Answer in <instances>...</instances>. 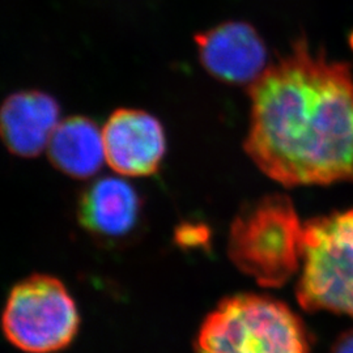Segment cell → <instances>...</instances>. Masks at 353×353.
Returning a JSON list of instances; mask_svg holds the SVG:
<instances>
[{
    "label": "cell",
    "mask_w": 353,
    "mask_h": 353,
    "mask_svg": "<svg viewBox=\"0 0 353 353\" xmlns=\"http://www.w3.org/2000/svg\"><path fill=\"white\" fill-rule=\"evenodd\" d=\"M245 151L265 176L294 188L353 182V74L305 36L249 87Z\"/></svg>",
    "instance_id": "6da1fadb"
},
{
    "label": "cell",
    "mask_w": 353,
    "mask_h": 353,
    "mask_svg": "<svg viewBox=\"0 0 353 353\" xmlns=\"http://www.w3.org/2000/svg\"><path fill=\"white\" fill-rule=\"evenodd\" d=\"M228 252L262 287L290 281L303 258V225L290 198L274 194L243 207L232 223Z\"/></svg>",
    "instance_id": "7a4b0ae2"
},
{
    "label": "cell",
    "mask_w": 353,
    "mask_h": 353,
    "mask_svg": "<svg viewBox=\"0 0 353 353\" xmlns=\"http://www.w3.org/2000/svg\"><path fill=\"white\" fill-rule=\"evenodd\" d=\"M194 353H310L303 321L270 296L224 299L205 316Z\"/></svg>",
    "instance_id": "3957f363"
},
{
    "label": "cell",
    "mask_w": 353,
    "mask_h": 353,
    "mask_svg": "<svg viewBox=\"0 0 353 353\" xmlns=\"http://www.w3.org/2000/svg\"><path fill=\"white\" fill-rule=\"evenodd\" d=\"M297 300L307 312L353 316V210L303 225Z\"/></svg>",
    "instance_id": "277c9868"
},
{
    "label": "cell",
    "mask_w": 353,
    "mask_h": 353,
    "mask_svg": "<svg viewBox=\"0 0 353 353\" xmlns=\"http://www.w3.org/2000/svg\"><path fill=\"white\" fill-rule=\"evenodd\" d=\"M80 316L63 283L33 275L13 287L3 313L8 341L26 353L62 351L75 339Z\"/></svg>",
    "instance_id": "5b68a950"
},
{
    "label": "cell",
    "mask_w": 353,
    "mask_h": 353,
    "mask_svg": "<svg viewBox=\"0 0 353 353\" xmlns=\"http://www.w3.org/2000/svg\"><path fill=\"white\" fill-rule=\"evenodd\" d=\"M106 163L123 176L154 174L166 151L161 122L139 109L115 110L102 128Z\"/></svg>",
    "instance_id": "8992f818"
},
{
    "label": "cell",
    "mask_w": 353,
    "mask_h": 353,
    "mask_svg": "<svg viewBox=\"0 0 353 353\" xmlns=\"http://www.w3.org/2000/svg\"><path fill=\"white\" fill-rule=\"evenodd\" d=\"M199 61L221 83L249 87L267 70L265 41L245 21H227L195 36Z\"/></svg>",
    "instance_id": "52a82bcc"
},
{
    "label": "cell",
    "mask_w": 353,
    "mask_h": 353,
    "mask_svg": "<svg viewBox=\"0 0 353 353\" xmlns=\"http://www.w3.org/2000/svg\"><path fill=\"white\" fill-rule=\"evenodd\" d=\"M61 108L49 93L20 90L6 99L0 113L1 139L7 150L19 157H36L48 150L57 130Z\"/></svg>",
    "instance_id": "ba28073f"
},
{
    "label": "cell",
    "mask_w": 353,
    "mask_h": 353,
    "mask_svg": "<svg viewBox=\"0 0 353 353\" xmlns=\"http://www.w3.org/2000/svg\"><path fill=\"white\" fill-rule=\"evenodd\" d=\"M139 196L125 179L106 176L93 182L81 196L79 219L89 232L102 237H122L137 225Z\"/></svg>",
    "instance_id": "9c48e42d"
},
{
    "label": "cell",
    "mask_w": 353,
    "mask_h": 353,
    "mask_svg": "<svg viewBox=\"0 0 353 353\" xmlns=\"http://www.w3.org/2000/svg\"><path fill=\"white\" fill-rule=\"evenodd\" d=\"M51 164L76 179L94 176L106 161L102 131L87 117L62 121L48 145Z\"/></svg>",
    "instance_id": "30bf717a"
},
{
    "label": "cell",
    "mask_w": 353,
    "mask_h": 353,
    "mask_svg": "<svg viewBox=\"0 0 353 353\" xmlns=\"http://www.w3.org/2000/svg\"><path fill=\"white\" fill-rule=\"evenodd\" d=\"M331 353H353V328L341 334L334 343Z\"/></svg>",
    "instance_id": "8fae6325"
},
{
    "label": "cell",
    "mask_w": 353,
    "mask_h": 353,
    "mask_svg": "<svg viewBox=\"0 0 353 353\" xmlns=\"http://www.w3.org/2000/svg\"><path fill=\"white\" fill-rule=\"evenodd\" d=\"M348 42H350V46H351V49L353 50V30L351 32L350 37H348Z\"/></svg>",
    "instance_id": "7c38bea8"
}]
</instances>
